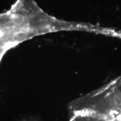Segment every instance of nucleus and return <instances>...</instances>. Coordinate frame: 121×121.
I'll return each mask as SVG.
<instances>
[{"mask_svg":"<svg viewBox=\"0 0 121 121\" xmlns=\"http://www.w3.org/2000/svg\"><path fill=\"white\" fill-rule=\"evenodd\" d=\"M69 121H108L103 117L86 112L73 113Z\"/></svg>","mask_w":121,"mask_h":121,"instance_id":"f03ea898","label":"nucleus"},{"mask_svg":"<svg viewBox=\"0 0 121 121\" xmlns=\"http://www.w3.org/2000/svg\"><path fill=\"white\" fill-rule=\"evenodd\" d=\"M72 113L95 114L108 121H121V78L75 101Z\"/></svg>","mask_w":121,"mask_h":121,"instance_id":"f257e3e1","label":"nucleus"}]
</instances>
